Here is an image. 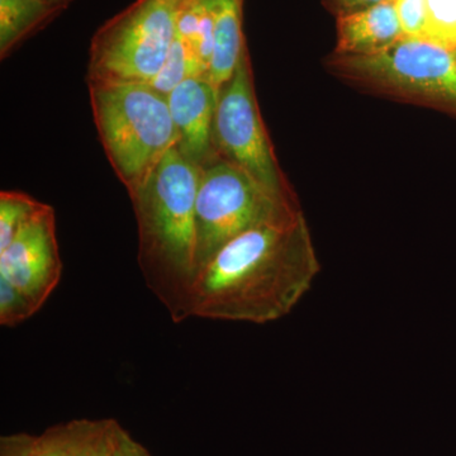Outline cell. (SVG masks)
Here are the masks:
<instances>
[{"instance_id": "cell-10", "label": "cell", "mask_w": 456, "mask_h": 456, "mask_svg": "<svg viewBox=\"0 0 456 456\" xmlns=\"http://www.w3.org/2000/svg\"><path fill=\"white\" fill-rule=\"evenodd\" d=\"M125 428L114 419H77L36 436L38 456H113Z\"/></svg>"}, {"instance_id": "cell-5", "label": "cell", "mask_w": 456, "mask_h": 456, "mask_svg": "<svg viewBox=\"0 0 456 456\" xmlns=\"http://www.w3.org/2000/svg\"><path fill=\"white\" fill-rule=\"evenodd\" d=\"M301 213L235 165L215 159L200 169L196 200L198 273L246 231Z\"/></svg>"}, {"instance_id": "cell-20", "label": "cell", "mask_w": 456, "mask_h": 456, "mask_svg": "<svg viewBox=\"0 0 456 456\" xmlns=\"http://www.w3.org/2000/svg\"><path fill=\"white\" fill-rule=\"evenodd\" d=\"M382 2L386 0H323V4L338 18L374 7Z\"/></svg>"}, {"instance_id": "cell-3", "label": "cell", "mask_w": 456, "mask_h": 456, "mask_svg": "<svg viewBox=\"0 0 456 456\" xmlns=\"http://www.w3.org/2000/svg\"><path fill=\"white\" fill-rule=\"evenodd\" d=\"M99 140L130 198L176 145L167 97L149 84H88Z\"/></svg>"}, {"instance_id": "cell-9", "label": "cell", "mask_w": 456, "mask_h": 456, "mask_svg": "<svg viewBox=\"0 0 456 456\" xmlns=\"http://www.w3.org/2000/svg\"><path fill=\"white\" fill-rule=\"evenodd\" d=\"M218 93L208 77H189L167 95L176 149L198 169L215 160L213 125Z\"/></svg>"}, {"instance_id": "cell-2", "label": "cell", "mask_w": 456, "mask_h": 456, "mask_svg": "<svg viewBox=\"0 0 456 456\" xmlns=\"http://www.w3.org/2000/svg\"><path fill=\"white\" fill-rule=\"evenodd\" d=\"M198 182L200 169L173 147L131 197L141 273L175 323L191 318L189 303L198 275Z\"/></svg>"}, {"instance_id": "cell-19", "label": "cell", "mask_w": 456, "mask_h": 456, "mask_svg": "<svg viewBox=\"0 0 456 456\" xmlns=\"http://www.w3.org/2000/svg\"><path fill=\"white\" fill-rule=\"evenodd\" d=\"M0 456H38L36 436L13 434L0 439Z\"/></svg>"}, {"instance_id": "cell-6", "label": "cell", "mask_w": 456, "mask_h": 456, "mask_svg": "<svg viewBox=\"0 0 456 456\" xmlns=\"http://www.w3.org/2000/svg\"><path fill=\"white\" fill-rule=\"evenodd\" d=\"M213 150L216 158L245 171L275 197L297 203L261 118L248 50L218 93Z\"/></svg>"}, {"instance_id": "cell-18", "label": "cell", "mask_w": 456, "mask_h": 456, "mask_svg": "<svg viewBox=\"0 0 456 456\" xmlns=\"http://www.w3.org/2000/svg\"><path fill=\"white\" fill-rule=\"evenodd\" d=\"M403 37L425 38L428 25L426 0H393Z\"/></svg>"}, {"instance_id": "cell-7", "label": "cell", "mask_w": 456, "mask_h": 456, "mask_svg": "<svg viewBox=\"0 0 456 456\" xmlns=\"http://www.w3.org/2000/svg\"><path fill=\"white\" fill-rule=\"evenodd\" d=\"M345 77L399 97L456 104L455 51L428 38L402 37L369 56H336Z\"/></svg>"}, {"instance_id": "cell-15", "label": "cell", "mask_w": 456, "mask_h": 456, "mask_svg": "<svg viewBox=\"0 0 456 456\" xmlns=\"http://www.w3.org/2000/svg\"><path fill=\"white\" fill-rule=\"evenodd\" d=\"M203 77L200 68L194 61L193 57L189 55L184 45L176 37L171 45L169 55L161 66L160 71L151 80V86L156 92L167 97L179 84L189 79V77Z\"/></svg>"}, {"instance_id": "cell-22", "label": "cell", "mask_w": 456, "mask_h": 456, "mask_svg": "<svg viewBox=\"0 0 456 456\" xmlns=\"http://www.w3.org/2000/svg\"><path fill=\"white\" fill-rule=\"evenodd\" d=\"M44 2L49 3V4L53 5V7L64 12L74 0H44Z\"/></svg>"}, {"instance_id": "cell-13", "label": "cell", "mask_w": 456, "mask_h": 456, "mask_svg": "<svg viewBox=\"0 0 456 456\" xmlns=\"http://www.w3.org/2000/svg\"><path fill=\"white\" fill-rule=\"evenodd\" d=\"M62 12L44 0H0V57L49 25Z\"/></svg>"}, {"instance_id": "cell-17", "label": "cell", "mask_w": 456, "mask_h": 456, "mask_svg": "<svg viewBox=\"0 0 456 456\" xmlns=\"http://www.w3.org/2000/svg\"><path fill=\"white\" fill-rule=\"evenodd\" d=\"M38 310L31 301L7 281H0V325L14 327L25 322Z\"/></svg>"}, {"instance_id": "cell-8", "label": "cell", "mask_w": 456, "mask_h": 456, "mask_svg": "<svg viewBox=\"0 0 456 456\" xmlns=\"http://www.w3.org/2000/svg\"><path fill=\"white\" fill-rule=\"evenodd\" d=\"M55 209L47 204L16 239L0 251V281L25 294L38 311L61 279Z\"/></svg>"}, {"instance_id": "cell-23", "label": "cell", "mask_w": 456, "mask_h": 456, "mask_svg": "<svg viewBox=\"0 0 456 456\" xmlns=\"http://www.w3.org/2000/svg\"><path fill=\"white\" fill-rule=\"evenodd\" d=\"M455 55H456V51H455Z\"/></svg>"}, {"instance_id": "cell-1", "label": "cell", "mask_w": 456, "mask_h": 456, "mask_svg": "<svg viewBox=\"0 0 456 456\" xmlns=\"http://www.w3.org/2000/svg\"><path fill=\"white\" fill-rule=\"evenodd\" d=\"M320 261L303 213L246 231L198 273L191 317L265 325L290 314L314 285Z\"/></svg>"}, {"instance_id": "cell-11", "label": "cell", "mask_w": 456, "mask_h": 456, "mask_svg": "<svg viewBox=\"0 0 456 456\" xmlns=\"http://www.w3.org/2000/svg\"><path fill=\"white\" fill-rule=\"evenodd\" d=\"M403 37L393 0L338 18L336 56H369Z\"/></svg>"}, {"instance_id": "cell-21", "label": "cell", "mask_w": 456, "mask_h": 456, "mask_svg": "<svg viewBox=\"0 0 456 456\" xmlns=\"http://www.w3.org/2000/svg\"><path fill=\"white\" fill-rule=\"evenodd\" d=\"M113 456H152L149 450L131 436L127 430L123 431L121 440Z\"/></svg>"}, {"instance_id": "cell-12", "label": "cell", "mask_w": 456, "mask_h": 456, "mask_svg": "<svg viewBox=\"0 0 456 456\" xmlns=\"http://www.w3.org/2000/svg\"><path fill=\"white\" fill-rule=\"evenodd\" d=\"M244 0H216L215 36L208 79L218 90L235 74L246 46L242 31Z\"/></svg>"}, {"instance_id": "cell-4", "label": "cell", "mask_w": 456, "mask_h": 456, "mask_svg": "<svg viewBox=\"0 0 456 456\" xmlns=\"http://www.w3.org/2000/svg\"><path fill=\"white\" fill-rule=\"evenodd\" d=\"M184 0H134L90 41L86 84H150L169 55Z\"/></svg>"}, {"instance_id": "cell-16", "label": "cell", "mask_w": 456, "mask_h": 456, "mask_svg": "<svg viewBox=\"0 0 456 456\" xmlns=\"http://www.w3.org/2000/svg\"><path fill=\"white\" fill-rule=\"evenodd\" d=\"M426 37L456 51V0H426Z\"/></svg>"}, {"instance_id": "cell-14", "label": "cell", "mask_w": 456, "mask_h": 456, "mask_svg": "<svg viewBox=\"0 0 456 456\" xmlns=\"http://www.w3.org/2000/svg\"><path fill=\"white\" fill-rule=\"evenodd\" d=\"M46 203L38 202L35 198L20 191H2L0 193V251L14 239L20 231L31 224Z\"/></svg>"}]
</instances>
